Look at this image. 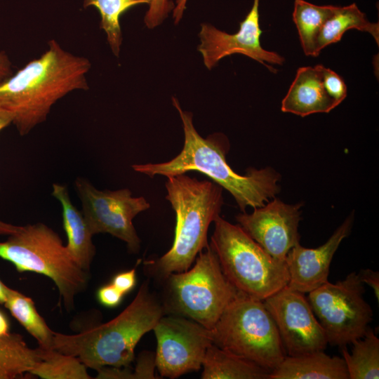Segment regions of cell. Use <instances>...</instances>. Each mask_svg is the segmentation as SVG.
I'll return each mask as SVG.
<instances>
[{"label":"cell","instance_id":"obj_1","mask_svg":"<svg viewBox=\"0 0 379 379\" xmlns=\"http://www.w3.org/2000/svg\"><path fill=\"white\" fill-rule=\"evenodd\" d=\"M173 104L178 111L184 131V145L173 159L157 164H134L133 169L149 177L157 175L171 176L195 171L206 175L228 191L241 212L248 206H263L280 191L281 175L271 167L250 168L245 175L234 171L226 161L230 142L222 133H214L206 138L196 131L190 112L183 111L175 98Z\"/></svg>","mask_w":379,"mask_h":379},{"label":"cell","instance_id":"obj_2","mask_svg":"<svg viewBox=\"0 0 379 379\" xmlns=\"http://www.w3.org/2000/svg\"><path fill=\"white\" fill-rule=\"evenodd\" d=\"M48 49L0 84V108L13 115L21 135L46 121L51 107L69 92L87 90L88 59L63 50L54 39Z\"/></svg>","mask_w":379,"mask_h":379},{"label":"cell","instance_id":"obj_3","mask_svg":"<svg viewBox=\"0 0 379 379\" xmlns=\"http://www.w3.org/2000/svg\"><path fill=\"white\" fill-rule=\"evenodd\" d=\"M165 314L162 301L145 281L133 300L113 319L77 334L54 331L53 348L77 357L95 371L129 366L139 340Z\"/></svg>","mask_w":379,"mask_h":379},{"label":"cell","instance_id":"obj_4","mask_svg":"<svg viewBox=\"0 0 379 379\" xmlns=\"http://www.w3.org/2000/svg\"><path fill=\"white\" fill-rule=\"evenodd\" d=\"M167 178L166 199L176 216L174 241L164 255L146 263L160 280L190 268L199 253L208 244L209 225L220 216L224 204L222 187L215 182L199 180L186 173Z\"/></svg>","mask_w":379,"mask_h":379},{"label":"cell","instance_id":"obj_5","mask_svg":"<svg viewBox=\"0 0 379 379\" xmlns=\"http://www.w3.org/2000/svg\"><path fill=\"white\" fill-rule=\"evenodd\" d=\"M214 225L209 244L223 274L237 291L264 300L288 285L285 261L267 253L239 224L218 216Z\"/></svg>","mask_w":379,"mask_h":379},{"label":"cell","instance_id":"obj_6","mask_svg":"<svg viewBox=\"0 0 379 379\" xmlns=\"http://www.w3.org/2000/svg\"><path fill=\"white\" fill-rule=\"evenodd\" d=\"M0 258L11 262L20 272L49 277L67 310L73 309L76 295L87 286V272L73 260L59 235L44 223L19 226L0 242Z\"/></svg>","mask_w":379,"mask_h":379},{"label":"cell","instance_id":"obj_7","mask_svg":"<svg viewBox=\"0 0 379 379\" xmlns=\"http://www.w3.org/2000/svg\"><path fill=\"white\" fill-rule=\"evenodd\" d=\"M164 281L166 314L190 319L211 330L239 291L223 274L208 244L192 268L168 274Z\"/></svg>","mask_w":379,"mask_h":379},{"label":"cell","instance_id":"obj_8","mask_svg":"<svg viewBox=\"0 0 379 379\" xmlns=\"http://www.w3.org/2000/svg\"><path fill=\"white\" fill-rule=\"evenodd\" d=\"M211 331L213 344L270 372L286 356L263 300L240 291Z\"/></svg>","mask_w":379,"mask_h":379},{"label":"cell","instance_id":"obj_9","mask_svg":"<svg viewBox=\"0 0 379 379\" xmlns=\"http://www.w3.org/2000/svg\"><path fill=\"white\" fill-rule=\"evenodd\" d=\"M365 289L359 274L328 281L310 291L307 298L323 327L328 343L340 347L361 338L373 320V310L364 298Z\"/></svg>","mask_w":379,"mask_h":379},{"label":"cell","instance_id":"obj_10","mask_svg":"<svg viewBox=\"0 0 379 379\" xmlns=\"http://www.w3.org/2000/svg\"><path fill=\"white\" fill-rule=\"evenodd\" d=\"M75 190L81 199L82 213L93 235L108 233L124 241L136 253L140 239L133 224V218L150 207L143 197H134L129 189L99 190L88 180L78 178Z\"/></svg>","mask_w":379,"mask_h":379},{"label":"cell","instance_id":"obj_11","mask_svg":"<svg viewBox=\"0 0 379 379\" xmlns=\"http://www.w3.org/2000/svg\"><path fill=\"white\" fill-rule=\"evenodd\" d=\"M153 331L157 342L156 368L166 378H176L199 371L208 347L213 343L211 330L181 316L164 315Z\"/></svg>","mask_w":379,"mask_h":379},{"label":"cell","instance_id":"obj_12","mask_svg":"<svg viewBox=\"0 0 379 379\" xmlns=\"http://www.w3.org/2000/svg\"><path fill=\"white\" fill-rule=\"evenodd\" d=\"M263 302L275 322L286 355L325 350L328 344L326 333L302 293L286 286Z\"/></svg>","mask_w":379,"mask_h":379},{"label":"cell","instance_id":"obj_13","mask_svg":"<svg viewBox=\"0 0 379 379\" xmlns=\"http://www.w3.org/2000/svg\"><path fill=\"white\" fill-rule=\"evenodd\" d=\"M259 1L253 0L251 11L239 24L235 34H228L209 24H202L198 51L201 53L205 66L211 69L222 58L232 54L246 55L275 73L272 65H281L285 59L276 52L264 49L260 38L262 29L259 22Z\"/></svg>","mask_w":379,"mask_h":379},{"label":"cell","instance_id":"obj_14","mask_svg":"<svg viewBox=\"0 0 379 379\" xmlns=\"http://www.w3.org/2000/svg\"><path fill=\"white\" fill-rule=\"evenodd\" d=\"M301 204H288L275 197L253 212L236 216L238 224L267 253L285 261L288 251L300 243Z\"/></svg>","mask_w":379,"mask_h":379},{"label":"cell","instance_id":"obj_15","mask_svg":"<svg viewBox=\"0 0 379 379\" xmlns=\"http://www.w3.org/2000/svg\"><path fill=\"white\" fill-rule=\"evenodd\" d=\"M354 213L350 214L323 245L307 248L300 243L287 253V265L291 289L302 293H310L328 281L330 266L340 243L351 232Z\"/></svg>","mask_w":379,"mask_h":379},{"label":"cell","instance_id":"obj_16","mask_svg":"<svg viewBox=\"0 0 379 379\" xmlns=\"http://www.w3.org/2000/svg\"><path fill=\"white\" fill-rule=\"evenodd\" d=\"M321 66L302 67L297 70L281 101L282 112L304 117L315 113H328L338 106L324 88Z\"/></svg>","mask_w":379,"mask_h":379},{"label":"cell","instance_id":"obj_17","mask_svg":"<svg viewBox=\"0 0 379 379\" xmlns=\"http://www.w3.org/2000/svg\"><path fill=\"white\" fill-rule=\"evenodd\" d=\"M52 195L62 209L63 227L67 237V249L78 265L88 272L95 253L91 232L82 211L72 204L65 185H53Z\"/></svg>","mask_w":379,"mask_h":379},{"label":"cell","instance_id":"obj_18","mask_svg":"<svg viewBox=\"0 0 379 379\" xmlns=\"http://www.w3.org/2000/svg\"><path fill=\"white\" fill-rule=\"evenodd\" d=\"M269 379H349V375L343 357L317 351L286 355L270 372Z\"/></svg>","mask_w":379,"mask_h":379},{"label":"cell","instance_id":"obj_19","mask_svg":"<svg viewBox=\"0 0 379 379\" xmlns=\"http://www.w3.org/2000/svg\"><path fill=\"white\" fill-rule=\"evenodd\" d=\"M202 379H269L270 371L215 344L207 349Z\"/></svg>","mask_w":379,"mask_h":379},{"label":"cell","instance_id":"obj_20","mask_svg":"<svg viewBox=\"0 0 379 379\" xmlns=\"http://www.w3.org/2000/svg\"><path fill=\"white\" fill-rule=\"evenodd\" d=\"M355 29L370 34L379 44L378 22H370L364 13L354 3L346 6H335L333 14L324 24L317 41V55L330 44L338 42L345 32Z\"/></svg>","mask_w":379,"mask_h":379},{"label":"cell","instance_id":"obj_21","mask_svg":"<svg viewBox=\"0 0 379 379\" xmlns=\"http://www.w3.org/2000/svg\"><path fill=\"white\" fill-rule=\"evenodd\" d=\"M352 344L350 352L347 346L341 347L349 379H378L379 339L373 329L369 327Z\"/></svg>","mask_w":379,"mask_h":379},{"label":"cell","instance_id":"obj_22","mask_svg":"<svg viewBox=\"0 0 379 379\" xmlns=\"http://www.w3.org/2000/svg\"><path fill=\"white\" fill-rule=\"evenodd\" d=\"M40 357V347L30 348L18 333L0 337V379H14L29 373Z\"/></svg>","mask_w":379,"mask_h":379},{"label":"cell","instance_id":"obj_23","mask_svg":"<svg viewBox=\"0 0 379 379\" xmlns=\"http://www.w3.org/2000/svg\"><path fill=\"white\" fill-rule=\"evenodd\" d=\"M4 306L43 349L53 348L54 331L38 312L32 298L9 288Z\"/></svg>","mask_w":379,"mask_h":379},{"label":"cell","instance_id":"obj_24","mask_svg":"<svg viewBox=\"0 0 379 379\" xmlns=\"http://www.w3.org/2000/svg\"><path fill=\"white\" fill-rule=\"evenodd\" d=\"M335 9L334 6H317L305 0H295L293 20L304 53L317 56L316 45L321 28Z\"/></svg>","mask_w":379,"mask_h":379},{"label":"cell","instance_id":"obj_25","mask_svg":"<svg viewBox=\"0 0 379 379\" xmlns=\"http://www.w3.org/2000/svg\"><path fill=\"white\" fill-rule=\"evenodd\" d=\"M40 359L29 374L42 379H90L87 367L76 357L53 348H41Z\"/></svg>","mask_w":379,"mask_h":379},{"label":"cell","instance_id":"obj_26","mask_svg":"<svg viewBox=\"0 0 379 379\" xmlns=\"http://www.w3.org/2000/svg\"><path fill=\"white\" fill-rule=\"evenodd\" d=\"M150 0H84V7L95 6L99 11L100 27L107 34V41L113 53L118 56L122 41L120 17L131 7L149 4Z\"/></svg>","mask_w":379,"mask_h":379},{"label":"cell","instance_id":"obj_27","mask_svg":"<svg viewBox=\"0 0 379 379\" xmlns=\"http://www.w3.org/2000/svg\"><path fill=\"white\" fill-rule=\"evenodd\" d=\"M322 82L328 95L338 105L347 96V86L343 79L334 71L321 66Z\"/></svg>","mask_w":379,"mask_h":379},{"label":"cell","instance_id":"obj_28","mask_svg":"<svg viewBox=\"0 0 379 379\" xmlns=\"http://www.w3.org/2000/svg\"><path fill=\"white\" fill-rule=\"evenodd\" d=\"M149 4V8L145 17V22L149 28L159 25L174 8L169 0H150Z\"/></svg>","mask_w":379,"mask_h":379},{"label":"cell","instance_id":"obj_29","mask_svg":"<svg viewBox=\"0 0 379 379\" xmlns=\"http://www.w3.org/2000/svg\"><path fill=\"white\" fill-rule=\"evenodd\" d=\"M155 368V354L148 352L141 353L133 371V379L157 378Z\"/></svg>","mask_w":379,"mask_h":379},{"label":"cell","instance_id":"obj_30","mask_svg":"<svg viewBox=\"0 0 379 379\" xmlns=\"http://www.w3.org/2000/svg\"><path fill=\"white\" fill-rule=\"evenodd\" d=\"M124 295L112 283L102 286L97 292L99 302L107 307H115L119 305Z\"/></svg>","mask_w":379,"mask_h":379},{"label":"cell","instance_id":"obj_31","mask_svg":"<svg viewBox=\"0 0 379 379\" xmlns=\"http://www.w3.org/2000/svg\"><path fill=\"white\" fill-rule=\"evenodd\" d=\"M136 283L135 270L120 272L116 274L112 281V284L124 295L130 292Z\"/></svg>","mask_w":379,"mask_h":379},{"label":"cell","instance_id":"obj_32","mask_svg":"<svg viewBox=\"0 0 379 379\" xmlns=\"http://www.w3.org/2000/svg\"><path fill=\"white\" fill-rule=\"evenodd\" d=\"M13 122V115L9 112L0 108V131ZM19 226L0 220V235H10L18 230Z\"/></svg>","mask_w":379,"mask_h":379},{"label":"cell","instance_id":"obj_33","mask_svg":"<svg viewBox=\"0 0 379 379\" xmlns=\"http://www.w3.org/2000/svg\"><path fill=\"white\" fill-rule=\"evenodd\" d=\"M363 284L372 288L375 296L379 300V272L371 269H362L358 273Z\"/></svg>","mask_w":379,"mask_h":379},{"label":"cell","instance_id":"obj_34","mask_svg":"<svg viewBox=\"0 0 379 379\" xmlns=\"http://www.w3.org/2000/svg\"><path fill=\"white\" fill-rule=\"evenodd\" d=\"M11 62L5 52H0V84L13 75Z\"/></svg>","mask_w":379,"mask_h":379},{"label":"cell","instance_id":"obj_35","mask_svg":"<svg viewBox=\"0 0 379 379\" xmlns=\"http://www.w3.org/2000/svg\"><path fill=\"white\" fill-rule=\"evenodd\" d=\"M186 1L187 0H176V6L173 10V18L175 24L180 21L182 16L184 10L185 9Z\"/></svg>","mask_w":379,"mask_h":379},{"label":"cell","instance_id":"obj_36","mask_svg":"<svg viewBox=\"0 0 379 379\" xmlns=\"http://www.w3.org/2000/svg\"><path fill=\"white\" fill-rule=\"evenodd\" d=\"M10 322L4 312L0 310V337L10 333Z\"/></svg>","mask_w":379,"mask_h":379},{"label":"cell","instance_id":"obj_37","mask_svg":"<svg viewBox=\"0 0 379 379\" xmlns=\"http://www.w3.org/2000/svg\"><path fill=\"white\" fill-rule=\"evenodd\" d=\"M9 287L4 284L0 279V304L4 305L7 294L9 290Z\"/></svg>","mask_w":379,"mask_h":379}]
</instances>
